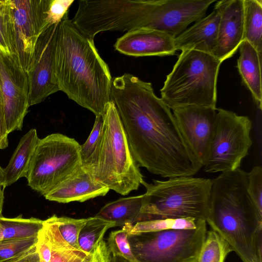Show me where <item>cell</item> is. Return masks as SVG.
<instances>
[{
    "label": "cell",
    "instance_id": "obj_19",
    "mask_svg": "<svg viewBox=\"0 0 262 262\" xmlns=\"http://www.w3.org/2000/svg\"><path fill=\"white\" fill-rule=\"evenodd\" d=\"M239 48V56L237 60V68L239 75L250 91L256 105L261 110V58L255 49L246 40L242 41Z\"/></svg>",
    "mask_w": 262,
    "mask_h": 262
},
{
    "label": "cell",
    "instance_id": "obj_28",
    "mask_svg": "<svg viewBox=\"0 0 262 262\" xmlns=\"http://www.w3.org/2000/svg\"><path fill=\"white\" fill-rule=\"evenodd\" d=\"M51 217L56 224L63 239L74 248L80 249L78 244V236L88 218L76 219L64 216L59 217L56 215L52 216Z\"/></svg>",
    "mask_w": 262,
    "mask_h": 262
},
{
    "label": "cell",
    "instance_id": "obj_39",
    "mask_svg": "<svg viewBox=\"0 0 262 262\" xmlns=\"http://www.w3.org/2000/svg\"><path fill=\"white\" fill-rule=\"evenodd\" d=\"M1 100V88H0V103Z\"/></svg>",
    "mask_w": 262,
    "mask_h": 262
},
{
    "label": "cell",
    "instance_id": "obj_31",
    "mask_svg": "<svg viewBox=\"0 0 262 262\" xmlns=\"http://www.w3.org/2000/svg\"><path fill=\"white\" fill-rule=\"evenodd\" d=\"M128 236V232L123 228L111 232L107 248L111 255L119 256L130 262H136L130 249Z\"/></svg>",
    "mask_w": 262,
    "mask_h": 262
},
{
    "label": "cell",
    "instance_id": "obj_4",
    "mask_svg": "<svg viewBox=\"0 0 262 262\" xmlns=\"http://www.w3.org/2000/svg\"><path fill=\"white\" fill-rule=\"evenodd\" d=\"M102 135L96 153L84 167L99 183L125 195L137 190L144 180L129 149L115 103L111 100L102 116Z\"/></svg>",
    "mask_w": 262,
    "mask_h": 262
},
{
    "label": "cell",
    "instance_id": "obj_29",
    "mask_svg": "<svg viewBox=\"0 0 262 262\" xmlns=\"http://www.w3.org/2000/svg\"><path fill=\"white\" fill-rule=\"evenodd\" d=\"M0 49L7 53L14 54L9 0H0Z\"/></svg>",
    "mask_w": 262,
    "mask_h": 262
},
{
    "label": "cell",
    "instance_id": "obj_37",
    "mask_svg": "<svg viewBox=\"0 0 262 262\" xmlns=\"http://www.w3.org/2000/svg\"><path fill=\"white\" fill-rule=\"evenodd\" d=\"M111 262H130L125 258L119 256H112L111 257Z\"/></svg>",
    "mask_w": 262,
    "mask_h": 262
},
{
    "label": "cell",
    "instance_id": "obj_38",
    "mask_svg": "<svg viewBox=\"0 0 262 262\" xmlns=\"http://www.w3.org/2000/svg\"><path fill=\"white\" fill-rule=\"evenodd\" d=\"M4 189L0 188V216H2V212L4 203Z\"/></svg>",
    "mask_w": 262,
    "mask_h": 262
},
{
    "label": "cell",
    "instance_id": "obj_25",
    "mask_svg": "<svg viewBox=\"0 0 262 262\" xmlns=\"http://www.w3.org/2000/svg\"><path fill=\"white\" fill-rule=\"evenodd\" d=\"M196 226V220L192 218L164 219L126 224L123 228L128 233H136L170 229H195Z\"/></svg>",
    "mask_w": 262,
    "mask_h": 262
},
{
    "label": "cell",
    "instance_id": "obj_24",
    "mask_svg": "<svg viewBox=\"0 0 262 262\" xmlns=\"http://www.w3.org/2000/svg\"><path fill=\"white\" fill-rule=\"evenodd\" d=\"M114 222L96 216L88 217L85 225L81 229L78 236V244L82 251L90 253L93 251L103 239L106 231L115 227Z\"/></svg>",
    "mask_w": 262,
    "mask_h": 262
},
{
    "label": "cell",
    "instance_id": "obj_14",
    "mask_svg": "<svg viewBox=\"0 0 262 262\" xmlns=\"http://www.w3.org/2000/svg\"><path fill=\"white\" fill-rule=\"evenodd\" d=\"M114 47L121 54L134 57L172 55L177 51L174 38L148 29L127 32L117 38Z\"/></svg>",
    "mask_w": 262,
    "mask_h": 262
},
{
    "label": "cell",
    "instance_id": "obj_22",
    "mask_svg": "<svg viewBox=\"0 0 262 262\" xmlns=\"http://www.w3.org/2000/svg\"><path fill=\"white\" fill-rule=\"evenodd\" d=\"M243 40L248 41L262 57V1L243 0Z\"/></svg>",
    "mask_w": 262,
    "mask_h": 262
},
{
    "label": "cell",
    "instance_id": "obj_30",
    "mask_svg": "<svg viewBox=\"0 0 262 262\" xmlns=\"http://www.w3.org/2000/svg\"><path fill=\"white\" fill-rule=\"evenodd\" d=\"M103 127L102 116H96L92 131L86 141L80 145L82 165L88 166L94 157L100 144Z\"/></svg>",
    "mask_w": 262,
    "mask_h": 262
},
{
    "label": "cell",
    "instance_id": "obj_7",
    "mask_svg": "<svg viewBox=\"0 0 262 262\" xmlns=\"http://www.w3.org/2000/svg\"><path fill=\"white\" fill-rule=\"evenodd\" d=\"M191 229L128 233L136 262H196L206 235V222Z\"/></svg>",
    "mask_w": 262,
    "mask_h": 262
},
{
    "label": "cell",
    "instance_id": "obj_11",
    "mask_svg": "<svg viewBox=\"0 0 262 262\" xmlns=\"http://www.w3.org/2000/svg\"><path fill=\"white\" fill-rule=\"evenodd\" d=\"M1 105L8 133L21 130L28 112L29 82L27 73L14 55L0 49Z\"/></svg>",
    "mask_w": 262,
    "mask_h": 262
},
{
    "label": "cell",
    "instance_id": "obj_3",
    "mask_svg": "<svg viewBox=\"0 0 262 262\" xmlns=\"http://www.w3.org/2000/svg\"><path fill=\"white\" fill-rule=\"evenodd\" d=\"M247 186V172L240 168L213 179L206 222L243 262H262V214Z\"/></svg>",
    "mask_w": 262,
    "mask_h": 262
},
{
    "label": "cell",
    "instance_id": "obj_21",
    "mask_svg": "<svg viewBox=\"0 0 262 262\" xmlns=\"http://www.w3.org/2000/svg\"><path fill=\"white\" fill-rule=\"evenodd\" d=\"M143 200L144 194L120 198L105 204L95 216L114 222L116 226L144 221L141 213Z\"/></svg>",
    "mask_w": 262,
    "mask_h": 262
},
{
    "label": "cell",
    "instance_id": "obj_15",
    "mask_svg": "<svg viewBox=\"0 0 262 262\" xmlns=\"http://www.w3.org/2000/svg\"><path fill=\"white\" fill-rule=\"evenodd\" d=\"M38 238L51 250L49 262H111L112 255L103 239L90 253L76 249L63 239L51 216L43 221Z\"/></svg>",
    "mask_w": 262,
    "mask_h": 262
},
{
    "label": "cell",
    "instance_id": "obj_8",
    "mask_svg": "<svg viewBox=\"0 0 262 262\" xmlns=\"http://www.w3.org/2000/svg\"><path fill=\"white\" fill-rule=\"evenodd\" d=\"M214 126L203 163L206 172H225L240 168L252 144V122L247 116L216 108Z\"/></svg>",
    "mask_w": 262,
    "mask_h": 262
},
{
    "label": "cell",
    "instance_id": "obj_36",
    "mask_svg": "<svg viewBox=\"0 0 262 262\" xmlns=\"http://www.w3.org/2000/svg\"><path fill=\"white\" fill-rule=\"evenodd\" d=\"M5 186V177L4 169L0 166V188L4 189Z\"/></svg>",
    "mask_w": 262,
    "mask_h": 262
},
{
    "label": "cell",
    "instance_id": "obj_5",
    "mask_svg": "<svg viewBox=\"0 0 262 262\" xmlns=\"http://www.w3.org/2000/svg\"><path fill=\"white\" fill-rule=\"evenodd\" d=\"M181 51L160 90L161 99L172 110L190 106L216 108L217 80L222 62L200 51Z\"/></svg>",
    "mask_w": 262,
    "mask_h": 262
},
{
    "label": "cell",
    "instance_id": "obj_13",
    "mask_svg": "<svg viewBox=\"0 0 262 262\" xmlns=\"http://www.w3.org/2000/svg\"><path fill=\"white\" fill-rule=\"evenodd\" d=\"M216 109L190 106L172 110L185 140L202 165L214 126Z\"/></svg>",
    "mask_w": 262,
    "mask_h": 262
},
{
    "label": "cell",
    "instance_id": "obj_1",
    "mask_svg": "<svg viewBox=\"0 0 262 262\" xmlns=\"http://www.w3.org/2000/svg\"><path fill=\"white\" fill-rule=\"evenodd\" d=\"M111 100L138 166L163 178L191 177L203 165L185 140L171 110L150 82L125 73L112 79Z\"/></svg>",
    "mask_w": 262,
    "mask_h": 262
},
{
    "label": "cell",
    "instance_id": "obj_23",
    "mask_svg": "<svg viewBox=\"0 0 262 262\" xmlns=\"http://www.w3.org/2000/svg\"><path fill=\"white\" fill-rule=\"evenodd\" d=\"M43 221L21 215L15 218L0 216V242L37 236L43 227Z\"/></svg>",
    "mask_w": 262,
    "mask_h": 262
},
{
    "label": "cell",
    "instance_id": "obj_34",
    "mask_svg": "<svg viewBox=\"0 0 262 262\" xmlns=\"http://www.w3.org/2000/svg\"><path fill=\"white\" fill-rule=\"evenodd\" d=\"M8 132L6 123L0 103V149H3L6 148L8 145Z\"/></svg>",
    "mask_w": 262,
    "mask_h": 262
},
{
    "label": "cell",
    "instance_id": "obj_10",
    "mask_svg": "<svg viewBox=\"0 0 262 262\" xmlns=\"http://www.w3.org/2000/svg\"><path fill=\"white\" fill-rule=\"evenodd\" d=\"M51 0H9L14 55L27 73L33 60L36 43L49 27Z\"/></svg>",
    "mask_w": 262,
    "mask_h": 262
},
{
    "label": "cell",
    "instance_id": "obj_9",
    "mask_svg": "<svg viewBox=\"0 0 262 262\" xmlns=\"http://www.w3.org/2000/svg\"><path fill=\"white\" fill-rule=\"evenodd\" d=\"M80 145L59 133L40 139L26 177L28 185L45 195L82 166Z\"/></svg>",
    "mask_w": 262,
    "mask_h": 262
},
{
    "label": "cell",
    "instance_id": "obj_12",
    "mask_svg": "<svg viewBox=\"0 0 262 262\" xmlns=\"http://www.w3.org/2000/svg\"><path fill=\"white\" fill-rule=\"evenodd\" d=\"M59 24L53 25L39 35L33 60L27 72L30 106L43 101L59 91L55 74V52Z\"/></svg>",
    "mask_w": 262,
    "mask_h": 262
},
{
    "label": "cell",
    "instance_id": "obj_33",
    "mask_svg": "<svg viewBox=\"0 0 262 262\" xmlns=\"http://www.w3.org/2000/svg\"><path fill=\"white\" fill-rule=\"evenodd\" d=\"M74 0H51L48 15L49 26L59 24L68 13Z\"/></svg>",
    "mask_w": 262,
    "mask_h": 262
},
{
    "label": "cell",
    "instance_id": "obj_27",
    "mask_svg": "<svg viewBox=\"0 0 262 262\" xmlns=\"http://www.w3.org/2000/svg\"><path fill=\"white\" fill-rule=\"evenodd\" d=\"M38 236L0 242V262H13L32 251Z\"/></svg>",
    "mask_w": 262,
    "mask_h": 262
},
{
    "label": "cell",
    "instance_id": "obj_17",
    "mask_svg": "<svg viewBox=\"0 0 262 262\" xmlns=\"http://www.w3.org/2000/svg\"><path fill=\"white\" fill-rule=\"evenodd\" d=\"M244 36L243 0H227L221 15L213 55L222 62L235 54Z\"/></svg>",
    "mask_w": 262,
    "mask_h": 262
},
{
    "label": "cell",
    "instance_id": "obj_2",
    "mask_svg": "<svg viewBox=\"0 0 262 262\" xmlns=\"http://www.w3.org/2000/svg\"><path fill=\"white\" fill-rule=\"evenodd\" d=\"M55 74L59 91L69 99L102 116L111 100L112 77L94 39L80 33L69 18L59 23L55 52Z\"/></svg>",
    "mask_w": 262,
    "mask_h": 262
},
{
    "label": "cell",
    "instance_id": "obj_16",
    "mask_svg": "<svg viewBox=\"0 0 262 262\" xmlns=\"http://www.w3.org/2000/svg\"><path fill=\"white\" fill-rule=\"evenodd\" d=\"M226 1H217L208 16L198 20L174 38L177 51L195 50L213 55L216 45L221 13Z\"/></svg>",
    "mask_w": 262,
    "mask_h": 262
},
{
    "label": "cell",
    "instance_id": "obj_35",
    "mask_svg": "<svg viewBox=\"0 0 262 262\" xmlns=\"http://www.w3.org/2000/svg\"><path fill=\"white\" fill-rule=\"evenodd\" d=\"M13 262H41L36 246L32 251Z\"/></svg>",
    "mask_w": 262,
    "mask_h": 262
},
{
    "label": "cell",
    "instance_id": "obj_26",
    "mask_svg": "<svg viewBox=\"0 0 262 262\" xmlns=\"http://www.w3.org/2000/svg\"><path fill=\"white\" fill-rule=\"evenodd\" d=\"M231 251L230 246L220 234L210 230L206 232L196 262H224Z\"/></svg>",
    "mask_w": 262,
    "mask_h": 262
},
{
    "label": "cell",
    "instance_id": "obj_6",
    "mask_svg": "<svg viewBox=\"0 0 262 262\" xmlns=\"http://www.w3.org/2000/svg\"><path fill=\"white\" fill-rule=\"evenodd\" d=\"M153 182H141L146 189L141 210L144 221L182 218L206 221L212 180L178 177Z\"/></svg>",
    "mask_w": 262,
    "mask_h": 262
},
{
    "label": "cell",
    "instance_id": "obj_20",
    "mask_svg": "<svg viewBox=\"0 0 262 262\" xmlns=\"http://www.w3.org/2000/svg\"><path fill=\"white\" fill-rule=\"evenodd\" d=\"M39 140L34 128L30 129L21 138L9 164L4 169L6 187L21 178L27 177Z\"/></svg>",
    "mask_w": 262,
    "mask_h": 262
},
{
    "label": "cell",
    "instance_id": "obj_18",
    "mask_svg": "<svg viewBox=\"0 0 262 262\" xmlns=\"http://www.w3.org/2000/svg\"><path fill=\"white\" fill-rule=\"evenodd\" d=\"M109 190L82 165L44 196L47 200L61 203L83 202L104 196Z\"/></svg>",
    "mask_w": 262,
    "mask_h": 262
},
{
    "label": "cell",
    "instance_id": "obj_32",
    "mask_svg": "<svg viewBox=\"0 0 262 262\" xmlns=\"http://www.w3.org/2000/svg\"><path fill=\"white\" fill-rule=\"evenodd\" d=\"M248 191L256 207L262 214V168L260 166L253 167L247 172Z\"/></svg>",
    "mask_w": 262,
    "mask_h": 262
}]
</instances>
